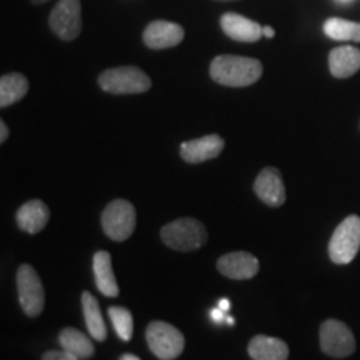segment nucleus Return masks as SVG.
<instances>
[{"label":"nucleus","instance_id":"obj_17","mask_svg":"<svg viewBox=\"0 0 360 360\" xmlns=\"http://www.w3.org/2000/svg\"><path fill=\"white\" fill-rule=\"evenodd\" d=\"M249 355L254 360H287L289 345L285 342L270 335H255L249 342Z\"/></svg>","mask_w":360,"mask_h":360},{"label":"nucleus","instance_id":"obj_32","mask_svg":"<svg viewBox=\"0 0 360 360\" xmlns=\"http://www.w3.org/2000/svg\"><path fill=\"white\" fill-rule=\"evenodd\" d=\"M217 2H236V0H217Z\"/></svg>","mask_w":360,"mask_h":360},{"label":"nucleus","instance_id":"obj_8","mask_svg":"<svg viewBox=\"0 0 360 360\" xmlns=\"http://www.w3.org/2000/svg\"><path fill=\"white\" fill-rule=\"evenodd\" d=\"M321 349L322 352L334 359H345L352 355L357 349L355 337L347 323L337 321V319H327L322 322L321 330Z\"/></svg>","mask_w":360,"mask_h":360},{"label":"nucleus","instance_id":"obj_14","mask_svg":"<svg viewBox=\"0 0 360 360\" xmlns=\"http://www.w3.org/2000/svg\"><path fill=\"white\" fill-rule=\"evenodd\" d=\"M254 192L269 207H281L285 202V186L276 167H265L254 182Z\"/></svg>","mask_w":360,"mask_h":360},{"label":"nucleus","instance_id":"obj_4","mask_svg":"<svg viewBox=\"0 0 360 360\" xmlns=\"http://www.w3.org/2000/svg\"><path fill=\"white\" fill-rule=\"evenodd\" d=\"M360 250V217L349 215L337 225L328 240V257L337 265L350 264Z\"/></svg>","mask_w":360,"mask_h":360},{"label":"nucleus","instance_id":"obj_7","mask_svg":"<svg viewBox=\"0 0 360 360\" xmlns=\"http://www.w3.org/2000/svg\"><path fill=\"white\" fill-rule=\"evenodd\" d=\"M49 27L60 40L70 42L82 32V4L80 0H58L49 15Z\"/></svg>","mask_w":360,"mask_h":360},{"label":"nucleus","instance_id":"obj_11","mask_svg":"<svg viewBox=\"0 0 360 360\" xmlns=\"http://www.w3.org/2000/svg\"><path fill=\"white\" fill-rule=\"evenodd\" d=\"M224 146V139L219 134H209L180 143V157L187 164H202V162L212 160L222 154Z\"/></svg>","mask_w":360,"mask_h":360},{"label":"nucleus","instance_id":"obj_21","mask_svg":"<svg viewBox=\"0 0 360 360\" xmlns=\"http://www.w3.org/2000/svg\"><path fill=\"white\" fill-rule=\"evenodd\" d=\"M82 309H84L85 326H87L90 337L98 342L105 340L107 326L103 323V317L101 314V307H98L97 299L90 294V292H84L82 294Z\"/></svg>","mask_w":360,"mask_h":360},{"label":"nucleus","instance_id":"obj_10","mask_svg":"<svg viewBox=\"0 0 360 360\" xmlns=\"http://www.w3.org/2000/svg\"><path fill=\"white\" fill-rule=\"evenodd\" d=\"M186 37L184 27L169 20H154L143 29L142 40L152 51L172 49Z\"/></svg>","mask_w":360,"mask_h":360},{"label":"nucleus","instance_id":"obj_16","mask_svg":"<svg viewBox=\"0 0 360 360\" xmlns=\"http://www.w3.org/2000/svg\"><path fill=\"white\" fill-rule=\"evenodd\" d=\"M51 219L49 207L42 200H29L17 210V225L27 233H39Z\"/></svg>","mask_w":360,"mask_h":360},{"label":"nucleus","instance_id":"obj_2","mask_svg":"<svg viewBox=\"0 0 360 360\" xmlns=\"http://www.w3.org/2000/svg\"><path fill=\"white\" fill-rule=\"evenodd\" d=\"M98 85L114 96H134L143 94L152 87V80L142 69L135 65L112 67L98 75Z\"/></svg>","mask_w":360,"mask_h":360},{"label":"nucleus","instance_id":"obj_25","mask_svg":"<svg viewBox=\"0 0 360 360\" xmlns=\"http://www.w3.org/2000/svg\"><path fill=\"white\" fill-rule=\"evenodd\" d=\"M225 315L227 314H225L222 309H219V307L212 309L210 310V321H212L214 323H222L225 321Z\"/></svg>","mask_w":360,"mask_h":360},{"label":"nucleus","instance_id":"obj_24","mask_svg":"<svg viewBox=\"0 0 360 360\" xmlns=\"http://www.w3.org/2000/svg\"><path fill=\"white\" fill-rule=\"evenodd\" d=\"M42 360H80L79 357H75L74 354L67 352V350H49L42 355Z\"/></svg>","mask_w":360,"mask_h":360},{"label":"nucleus","instance_id":"obj_20","mask_svg":"<svg viewBox=\"0 0 360 360\" xmlns=\"http://www.w3.org/2000/svg\"><path fill=\"white\" fill-rule=\"evenodd\" d=\"M58 342H60L62 349L74 354L75 357H79L80 360H87L92 357L94 352H96L92 340H90L85 334H82V332L77 330V328L65 327L64 330L58 334Z\"/></svg>","mask_w":360,"mask_h":360},{"label":"nucleus","instance_id":"obj_31","mask_svg":"<svg viewBox=\"0 0 360 360\" xmlns=\"http://www.w3.org/2000/svg\"><path fill=\"white\" fill-rule=\"evenodd\" d=\"M30 2H32L34 6H40V4H45V2H49V0H30Z\"/></svg>","mask_w":360,"mask_h":360},{"label":"nucleus","instance_id":"obj_22","mask_svg":"<svg viewBox=\"0 0 360 360\" xmlns=\"http://www.w3.org/2000/svg\"><path fill=\"white\" fill-rule=\"evenodd\" d=\"M323 34L339 42H360V22L330 17L323 24Z\"/></svg>","mask_w":360,"mask_h":360},{"label":"nucleus","instance_id":"obj_9","mask_svg":"<svg viewBox=\"0 0 360 360\" xmlns=\"http://www.w3.org/2000/svg\"><path fill=\"white\" fill-rule=\"evenodd\" d=\"M17 290L20 307L25 315L39 317L45 305V292L37 270L32 265L22 264L17 270Z\"/></svg>","mask_w":360,"mask_h":360},{"label":"nucleus","instance_id":"obj_6","mask_svg":"<svg viewBox=\"0 0 360 360\" xmlns=\"http://www.w3.org/2000/svg\"><path fill=\"white\" fill-rule=\"evenodd\" d=\"M102 229L105 236L114 242H124L135 231V207L129 200H112L102 212Z\"/></svg>","mask_w":360,"mask_h":360},{"label":"nucleus","instance_id":"obj_3","mask_svg":"<svg viewBox=\"0 0 360 360\" xmlns=\"http://www.w3.org/2000/svg\"><path fill=\"white\" fill-rule=\"evenodd\" d=\"M162 242L177 252H192L200 249L207 242L205 225L197 219L184 217L164 225L160 231Z\"/></svg>","mask_w":360,"mask_h":360},{"label":"nucleus","instance_id":"obj_28","mask_svg":"<svg viewBox=\"0 0 360 360\" xmlns=\"http://www.w3.org/2000/svg\"><path fill=\"white\" fill-rule=\"evenodd\" d=\"M262 32H264V37H267V39L276 37V30H274L270 25H264L262 27Z\"/></svg>","mask_w":360,"mask_h":360},{"label":"nucleus","instance_id":"obj_29","mask_svg":"<svg viewBox=\"0 0 360 360\" xmlns=\"http://www.w3.org/2000/svg\"><path fill=\"white\" fill-rule=\"evenodd\" d=\"M119 360H141V359H139L137 355H134V354H124Z\"/></svg>","mask_w":360,"mask_h":360},{"label":"nucleus","instance_id":"obj_33","mask_svg":"<svg viewBox=\"0 0 360 360\" xmlns=\"http://www.w3.org/2000/svg\"><path fill=\"white\" fill-rule=\"evenodd\" d=\"M359 130H360V119H359Z\"/></svg>","mask_w":360,"mask_h":360},{"label":"nucleus","instance_id":"obj_1","mask_svg":"<svg viewBox=\"0 0 360 360\" xmlns=\"http://www.w3.org/2000/svg\"><path fill=\"white\" fill-rule=\"evenodd\" d=\"M210 77L225 87H249L262 77V62L242 56H217L210 62Z\"/></svg>","mask_w":360,"mask_h":360},{"label":"nucleus","instance_id":"obj_26","mask_svg":"<svg viewBox=\"0 0 360 360\" xmlns=\"http://www.w3.org/2000/svg\"><path fill=\"white\" fill-rule=\"evenodd\" d=\"M8 139V127L4 120H0V142H6Z\"/></svg>","mask_w":360,"mask_h":360},{"label":"nucleus","instance_id":"obj_19","mask_svg":"<svg viewBox=\"0 0 360 360\" xmlns=\"http://www.w3.org/2000/svg\"><path fill=\"white\" fill-rule=\"evenodd\" d=\"M29 92V80L24 74L12 72V74L2 75L0 79V107L6 109L12 103L22 101Z\"/></svg>","mask_w":360,"mask_h":360},{"label":"nucleus","instance_id":"obj_13","mask_svg":"<svg viewBox=\"0 0 360 360\" xmlns=\"http://www.w3.org/2000/svg\"><path fill=\"white\" fill-rule=\"evenodd\" d=\"M259 260L249 252H231L219 259L217 269L222 276L232 281H247L257 276Z\"/></svg>","mask_w":360,"mask_h":360},{"label":"nucleus","instance_id":"obj_27","mask_svg":"<svg viewBox=\"0 0 360 360\" xmlns=\"http://www.w3.org/2000/svg\"><path fill=\"white\" fill-rule=\"evenodd\" d=\"M219 309H222L225 314H229V310H231V300H229V299H220L219 300Z\"/></svg>","mask_w":360,"mask_h":360},{"label":"nucleus","instance_id":"obj_5","mask_svg":"<svg viewBox=\"0 0 360 360\" xmlns=\"http://www.w3.org/2000/svg\"><path fill=\"white\" fill-rule=\"evenodd\" d=\"M146 339L150 352L160 360H174L184 352L186 339L184 334L175 328L172 323L154 321L148 323Z\"/></svg>","mask_w":360,"mask_h":360},{"label":"nucleus","instance_id":"obj_23","mask_svg":"<svg viewBox=\"0 0 360 360\" xmlns=\"http://www.w3.org/2000/svg\"><path fill=\"white\" fill-rule=\"evenodd\" d=\"M109 317L114 323L115 334L119 335L120 340L129 342L134 335V319L129 309L125 307H110Z\"/></svg>","mask_w":360,"mask_h":360},{"label":"nucleus","instance_id":"obj_12","mask_svg":"<svg viewBox=\"0 0 360 360\" xmlns=\"http://www.w3.org/2000/svg\"><path fill=\"white\" fill-rule=\"evenodd\" d=\"M262 27L259 22L247 19L245 15H240L237 12H225L220 17V29L227 37H231L236 42L254 44L264 37Z\"/></svg>","mask_w":360,"mask_h":360},{"label":"nucleus","instance_id":"obj_18","mask_svg":"<svg viewBox=\"0 0 360 360\" xmlns=\"http://www.w3.org/2000/svg\"><path fill=\"white\" fill-rule=\"evenodd\" d=\"M94 276H96V285L98 292L105 297L119 295V285L112 269V257L109 252L98 250L94 255Z\"/></svg>","mask_w":360,"mask_h":360},{"label":"nucleus","instance_id":"obj_30","mask_svg":"<svg viewBox=\"0 0 360 360\" xmlns=\"http://www.w3.org/2000/svg\"><path fill=\"white\" fill-rule=\"evenodd\" d=\"M225 323H227V326H233V323H236V319L233 317H231V315H225V321H224Z\"/></svg>","mask_w":360,"mask_h":360},{"label":"nucleus","instance_id":"obj_15","mask_svg":"<svg viewBox=\"0 0 360 360\" xmlns=\"http://www.w3.org/2000/svg\"><path fill=\"white\" fill-rule=\"evenodd\" d=\"M328 70L335 79H349L360 70V49L340 45L328 53Z\"/></svg>","mask_w":360,"mask_h":360}]
</instances>
